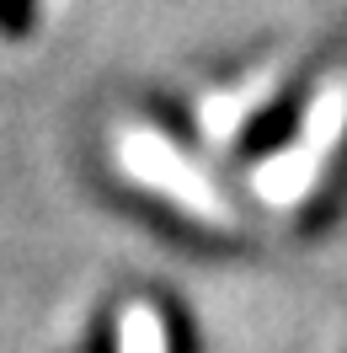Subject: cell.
<instances>
[{
	"label": "cell",
	"mask_w": 347,
	"mask_h": 353,
	"mask_svg": "<svg viewBox=\"0 0 347 353\" xmlns=\"http://www.w3.org/2000/svg\"><path fill=\"white\" fill-rule=\"evenodd\" d=\"M118 166H123L129 182L150 188V193H160V199H171L176 209H187V214H198V220H209V225L230 220L224 193L198 172V161H187V155L176 150L160 129H150V123H129V129L118 134Z\"/></svg>",
	"instance_id": "obj_1"
},
{
	"label": "cell",
	"mask_w": 347,
	"mask_h": 353,
	"mask_svg": "<svg viewBox=\"0 0 347 353\" xmlns=\"http://www.w3.org/2000/svg\"><path fill=\"white\" fill-rule=\"evenodd\" d=\"M342 134H347V70H337V75L310 97V108H304V129H299V139H294V150L326 172V161L337 155Z\"/></svg>",
	"instance_id": "obj_2"
},
{
	"label": "cell",
	"mask_w": 347,
	"mask_h": 353,
	"mask_svg": "<svg viewBox=\"0 0 347 353\" xmlns=\"http://www.w3.org/2000/svg\"><path fill=\"white\" fill-rule=\"evenodd\" d=\"M267 97H273V75H251L240 91H214V97H203L198 123L209 134V145H235L240 129L251 123V112H257Z\"/></svg>",
	"instance_id": "obj_3"
},
{
	"label": "cell",
	"mask_w": 347,
	"mask_h": 353,
	"mask_svg": "<svg viewBox=\"0 0 347 353\" xmlns=\"http://www.w3.org/2000/svg\"><path fill=\"white\" fill-rule=\"evenodd\" d=\"M118 348L123 353H171V332L160 321V310L145 305V300L123 305V316H118Z\"/></svg>",
	"instance_id": "obj_4"
}]
</instances>
